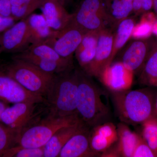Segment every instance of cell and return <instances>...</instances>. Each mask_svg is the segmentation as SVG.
<instances>
[{"label":"cell","mask_w":157,"mask_h":157,"mask_svg":"<svg viewBox=\"0 0 157 157\" xmlns=\"http://www.w3.org/2000/svg\"><path fill=\"white\" fill-rule=\"evenodd\" d=\"M113 41V33L111 29L106 28L99 32L95 55L91 63L82 70L85 73L91 77L98 78L104 69L112 63Z\"/></svg>","instance_id":"cell-9"},{"label":"cell","mask_w":157,"mask_h":157,"mask_svg":"<svg viewBox=\"0 0 157 157\" xmlns=\"http://www.w3.org/2000/svg\"><path fill=\"white\" fill-rule=\"evenodd\" d=\"M20 133L0 121V157L18 144Z\"/></svg>","instance_id":"cell-27"},{"label":"cell","mask_w":157,"mask_h":157,"mask_svg":"<svg viewBox=\"0 0 157 157\" xmlns=\"http://www.w3.org/2000/svg\"><path fill=\"white\" fill-rule=\"evenodd\" d=\"M9 106V104L4 103L2 101H0V121H1V117H2L3 111Z\"/></svg>","instance_id":"cell-35"},{"label":"cell","mask_w":157,"mask_h":157,"mask_svg":"<svg viewBox=\"0 0 157 157\" xmlns=\"http://www.w3.org/2000/svg\"><path fill=\"white\" fill-rule=\"evenodd\" d=\"M11 16L16 21L26 19L36 9L41 8L45 0H10Z\"/></svg>","instance_id":"cell-26"},{"label":"cell","mask_w":157,"mask_h":157,"mask_svg":"<svg viewBox=\"0 0 157 157\" xmlns=\"http://www.w3.org/2000/svg\"><path fill=\"white\" fill-rule=\"evenodd\" d=\"M44 147L30 148L17 144L8 151L3 157H44Z\"/></svg>","instance_id":"cell-30"},{"label":"cell","mask_w":157,"mask_h":157,"mask_svg":"<svg viewBox=\"0 0 157 157\" xmlns=\"http://www.w3.org/2000/svg\"><path fill=\"white\" fill-rule=\"evenodd\" d=\"M41 9L48 25L53 30H63L72 20L73 14L68 13L58 0H45Z\"/></svg>","instance_id":"cell-17"},{"label":"cell","mask_w":157,"mask_h":157,"mask_svg":"<svg viewBox=\"0 0 157 157\" xmlns=\"http://www.w3.org/2000/svg\"><path fill=\"white\" fill-rule=\"evenodd\" d=\"M64 2H66V0H64Z\"/></svg>","instance_id":"cell-42"},{"label":"cell","mask_w":157,"mask_h":157,"mask_svg":"<svg viewBox=\"0 0 157 157\" xmlns=\"http://www.w3.org/2000/svg\"><path fill=\"white\" fill-rule=\"evenodd\" d=\"M59 2H60L61 4H63V5H64L65 2L64 0H58Z\"/></svg>","instance_id":"cell-38"},{"label":"cell","mask_w":157,"mask_h":157,"mask_svg":"<svg viewBox=\"0 0 157 157\" xmlns=\"http://www.w3.org/2000/svg\"><path fill=\"white\" fill-rule=\"evenodd\" d=\"M87 126L81 120L56 131L44 146V157H57L63 147L74 134Z\"/></svg>","instance_id":"cell-18"},{"label":"cell","mask_w":157,"mask_h":157,"mask_svg":"<svg viewBox=\"0 0 157 157\" xmlns=\"http://www.w3.org/2000/svg\"><path fill=\"white\" fill-rule=\"evenodd\" d=\"M2 52V48H1V45H0V61H1V53Z\"/></svg>","instance_id":"cell-39"},{"label":"cell","mask_w":157,"mask_h":157,"mask_svg":"<svg viewBox=\"0 0 157 157\" xmlns=\"http://www.w3.org/2000/svg\"><path fill=\"white\" fill-rule=\"evenodd\" d=\"M77 70L76 110L78 117L90 128L109 121L111 112L108 93L82 69Z\"/></svg>","instance_id":"cell-1"},{"label":"cell","mask_w":157,"mask_h":157,"mask_svg":"<svg viewBox=\"0 0 157 157\" xmlns=\"http://www.w3.org/2000/svg\"><path fill=\"white\" fill-rule=\"evenodd\" d=\"M132 157H157V156L141 135Z\"/></svg>","instance_id":"cell-31"},{"label":"cell","mask_w":157,"mask_h":157,"mask_svg":"<svg viewBox=\"0 0 157 157\" xmlns=\"http://www.w3.org/2000/svg\"><path fill=\"white\" fill-rule=\"evenodd\" d=\"M0 15L11 16V6L10 0H0Z\"/></svg>","instance_id":"cell-34"},{"label":"cell","mask_w":157,"mask_h":157,"mask_svg":"<svg viewBox=\"0 0 157 157\" xmlns=\"http://www.w3.org/2000/svg\"><path fill=\"white\" fill-rule=\"evenodd\" d=\"M73 1V0H66V2H70V1Z\"/></svg>","instance_id":"cell-41"},{"label":"cell","mask_w":157,"mask_h":157,"mask_svg":"<svg viewBox=\"0 0 157 157\" xmlns=\"http://www.w3.org/2000/svg\"><path fill=\"white\" fill-rule=\"evenodd\" d=\"M72 21L85 32L100 31L109 24L104 0H82Z\"/></svg>","instance_id":"cell-6"},{"label":"cell","mask_w":157,"mask_h":157,"mask_svg":"<svg viewBox=\"0 0 157 157\" xmlns=\"http://www.w3.org/2000/svg\"><path fill=\"white\" fill-rule=\"evenodd\" d=\"M0 71L14 78L26 90L45 99L56 75L43 72L25 61L14 58L6 64L0 65Z\"/></svg>","instance_id":"cell-5"},{"label":"cell","mask_w":157,"mask_h":157,"mask_svg":"<svg viewBox=\"0 0 157 157\" xmlns=\"http://www.w3.org/2000/svg\"><path fill=\"white\" fill-rule=\"evenodd\" d=\"M154 42L148 38L134 39L125 48L120 61L134 74L139 73Z\"/></svg>","instance_id":"cell-13"},{"label":"cell","mask_w":157,"mask_h":157,"mask_svg":"<svg viewBox=\"0 0 157 157\" xmlns=\"http://www.w3.org/2000/svg\"><path fill=\"white\" fill-rule=\"evenodd\" d=\"M135 25L132 34L134 39H146L152 33L153 26L156 21L152 13H147Z\"/></svg>","instance_id":"cell-29"},{"label":"cell","mask_w":157,"mask_h":157,"mask_svg":"<svg viewBox=\"0 0 157 157\" xmlns=\"http://www.w3.org/2000/svg\"><path fill=\"white\" fill-rule=\"evenodd\" d=\"M153 7L155 12L157 14V0H153Z\"/></svg>","instance_id":"cell-37"},{"label":"cell","mask_w":157,"mask_h":157,"mask_svg":"<svg viewBox=\"0 0 157 157\" xmlns=\"http://www.w3.org/2000/svg\"><path fill=\"white\" fill-rule=\"evenodd\" d=\"M100 31L86 33L75 51L76 58L82 70L87 67L94 58Z\"/></svg>","instance_id":"cell-20"},{"label":"cell","mask_w":157,"mask_h":157,"mask_svg":"<svg viewBox=\"0 0 157 157\" xmlns=\"http://www.w3.org/2000/svg\"><path fill=\"white\" fill-rule=\"evenodd\" d=\"M41 113L20 133L18 145L30 148L42 147L59 129L75 124L81 120L77 114L60 117L48 111L47 115L41 117Z\"/></svg>","instance_id":"cell-4"},{"label":"cell","mask_w":157,"mask_h":157,"mask_svg":"<svg viewBox=\"0 0 157 157\" xmlns=\"http://www.w3.org/2000/svg\"><path fill=\"white\" fill-rule=\"evenodd\" d=\"M110 92L116 113L121 122L137 125L157 117V94L151 89Z\"/></svg>","instance_id":"cell-2"},{"label":"cell","mask_w":157,"mask_h":157,"mask_svg":"<svg viewBox=\"0 0 157 157\" xmlns=\"http://www.w3.org/2000/svg\"><path fill=\"white\" fill-rule=\"evenodd\" d=\"M140 84L157 87V42H155L143 67L139 72Z\"/></svg>","instance_id":"cell-23"},{"label":"cell","mask_w":157,"mask_h":157,"mask_svg":"<svg viewBox=\"0 0 157 157\" xmlns=\"http://www.w3.org/2000/svg\"><path fill=\"white\" fill-rule=\"evenodd\" d=\"M86 33L71 20L64 29L59 31L56 38L45 43L52 46L63 58L73 60V54L81 43Z\"/></svg>","instance_id":"cell-10"},{"label":"cell","mask_w":157,"mask_h":157,"mask_svg":"<svg viewBox=\"0 0 157 157\" xmlns=\"http://www.w3.org/2000/svg\"><path fill=\"white\" fill-rule=\"evenodd\" d=\"M141 135L157 156V117L142 124Z\"/></svg>","instance_id":"cell-28"},{"label":"cell","mask_w":157,"mask_h":157,"mask_svg":"<svg viewBox=\"0 0 157 157\" xmlns=\"http://www.w3.org/2000/svg\"><path fill=\"white\" fill-rule=\"evenodd\" d=\"M152 33L157 36V21H155L153 26Z\"/></svg>","instance_id":"cell-36"},{"label":"cell","mask_w":157,"mask_h":157,"mask_svg":"<svg viewBox=\"0 0 157 157\" xmlns=\"http://www.w3.org/2000/svg\"><path fill=\"white\" fill-rule=\"evenodd\" d=\"M26 19L30 33L32 44L46 43L57 36L59 31L51 28L43 14L33 13Z\"/></svg>","instance_id":"cell-19"},{"label":"cell","mask_w":157,"mask_h":157,"mask_svg":"<svg viewBox=\"0 0 157 157\" xmlns=\"http://www.w3.org/2000/svg\"><path fill=\"white\" fill-rule=\"evenodd\" d=\"M32 44L31 36L26 19L20 20L0 34V45L4 52L20 53Z\"/></svg>","instance_id":"cell-7"},{"label":"cell","mask_w":157,"mask_h":157,"mask_svg":"<svg viewBox=\"0 0 157 157\" xmlns=\"http://www.w3.org/2000/svg\"><path fill=\"white\" fill-rule=\"evenodd\" d=\"M109 24L116 26L133 12V0H104Z\"/></svg>","instance_id":"cell-21"},{"label":"cell","mask_w":157,"mask_h":157,"mask_svg":"<svg viewBox=\"0 0 157 157\" xmlns=\"http://www.w3.org/2000/svg\"><path fill=\"white\" fill-rule=\"evenodd\" d=\"M135 25L134 18L129 17L121 21L117 25L116 30L113 33V45L111 56L113 62L118 52L124 46L132 37Z\"/></svg>","instance_id":"cell-24"},{"label":"cell","mask_w":157,"mask_h":157,"mask_svg":"<svg viewBox=\"0 0 157 157\" xmlns=\"http://www.w3.org/2000/svg\"><path fill=\"white\" fill-rule=\"evenodd\" d=\"M117 139V127L111 122L98 125L90 130V146L100 157L113 145Z\"/></svg>","instance_id":"cell-15"},{"label":"cell","mask_w":157,"mask_h":157,"mask_svg":"<svg viewBox=\"0 0 157 157\" xmlns=\"http://www.w3.org/2000/svg\"><path fill=\"white\" fill-rule=\"evenodd\" d=\"M0 101L7 104L21 102L45 104V99L26 90L15 79L0 71Z\"/></svg>","instance_id":"cell-8"},{"label":"cell","mask_w":157,"mask_h":157,"mask_svg":"<svg viewBox=\"0 0 157 157\" xmlns=\"http://www.w3.org/2000/svg\"><path fill=\"white\" fill-rule=\"evenodd\" d=\"M12 58L19 59L25 61L39 68L43 72L54 75L70 71L74 69L61 64L56 62L51 61L35 56L26 51L20 53L16 54L12 57Z\"/></svg>","instance_id":"cell-22"},{"label":"cell","mask_w":157,"mask_h":157,"mask_svg":"<svg viewBox=\"0 0 157 157\" xmlns=\"http://www.w3.org/2000/svg\"><path fill=\"white\" fill-rule=\"evenodd\" d=\"M117 127V141L101 155L102 157H132L141 135L133 132L128 125L120 123Z\"/></svg>","instance_id":"cell-14"},{"label":"cell","mask_w":157,"mask_h":157,"mask_svg":"<svg viewBox=\"0 0 157 157\" xmlns=\"http://www.w3.org/2000/svg\"><path fill=\"white\" fill-rule=\"evenodd\" d=\"M153 0H133V12L136 14L145 13L151 10Z\"/></svg>","instance_id":"cell-32"},{"label":"cell","mask_w":157,"mask_h":157,"mask_svg":"<svg viewBox=\"0 0 157 157\" xmlns=\"http://www.w3.org/2000/svg\"><path fill=\"white\" fill-rule=\"evenodd\" d=\"M29 53L48 60L51 61L71 68H74L73 60L68 59L61 56L52 46L45 43L32 44L25 50Z\"/></svg>","instance_id":"cell-25"},{"label":"cell","mask_w":157,"mask_h":157,"mask_svg":"<svg viewBox=\"0 0 157 157\" xmlns=\"http://www.w3.org/2000/svg\"><path fill=\"white\" fill-rule=\"evenodd\" d=\"M134 74L120 61L112 62L104 69L98 78L109 91H122L131 89Z\"/></svg>","instance_id":"cell-11"},{"label":"cell","mask_w":157,"mask_h":157,"mask_svg":"<svg viewBox=\"0 0 157 157\" xmlns=\"http://www.w3.org/2000/svg\"><path fill=\"white\" fill-rule=\"evenodd\" d=\"M156 110L157 112V94L156 97Z\"/></svg>","instance_id":"cell-40"},{"label":"cell","mask_w":157,"mask_h":157,"mask_svg":"<svg viewBox=\"0 0 157 157\" xmlns=\"http://www.w3.org/2000/svg\"><path fill=\"white\" fill-rule=\"evenodd\" d=\"M16 21L12 16L4 17L0 15V34L12 26Z\"/></svg>","instance_id":"cell-33"},{"label":"cell","mask_w":157,"mask_h":157,"mask_svg":"<svg viewBox=\"0 0 157 157\" xmlns=\"http://www.w3.org/2000/svg\"><path fill=\"white\" fill-rule=\"evenodd\" d=\"M89 127L86 126L77 132L63 147L59 157H95L99 155L93 151L90 145Z\"/></svg>","instance_id":"cell-16"},{"label":"cell","mask_w":157,"mask_h":157,"mask_svg":"<svg viewBox=\"0 0 157 157\" xmlns=\"http://www.w3.org/2000/svg\"><path fill=\"white\" fill-rule=\"evenodd\" d=\"M39 104L21 102L9 106L3 111L1 121L20 133L36 117L41 113L37 110Z\"/></svg>","instance_id":"cell-12"},{"label":"cell","mask_w":157,"mask_h":157,"mask_svg":"<svg viewBox=\"0 0 157 157\" xmlns=\"http://www.w3.org/2000/svg\"><path fill=\"white\" fill-rule=\"evenodd\" d=\"M78 86L77 69L56 74L45 97L47 111L60 117L77 114Z\"/></svg>","instance_id":"cell-3"}]
</instances>
